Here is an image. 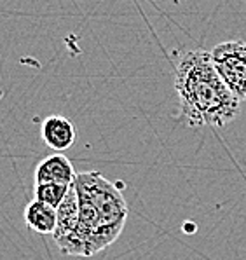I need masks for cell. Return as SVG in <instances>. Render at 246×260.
Here are the masks:
<instances>
[{
    "instance_id": "cell-1",
    "label": "cell",
    "mask_w": 246,
    "mask_h": 260,
    "mask_svg": "<svg viewBox=\"0 0 246 260\" xmlns=\"http://www.w3.org/2000/svg\"><path fill=\"white\" fill-rule=\"evenodd\" d=\"M180 121L189 127H224L239 114L241 102L217 72L208 51L190 49L174 65Z\"/></svg>"
},
{
    "instance_id": "cell-2",
    "label": "cell",
    "mask_w": 246,
    "mask_h": 260,
    "mask_svg": "<svg viewBox=\"0 0 246 260\" xmlns=\"http://www.w3.org/2000/svg\"><path fill=\"white\" fill-rule=\"evenodd\" d=\"M75 190L81 198H86L100 215L103 229L116 241L124 229L129 208L122 192L117 189V183L110 182L98 171L77 173L74 182Z\"/></svg>"
},
{
    "instance_id": "cell-3",
    "label": "cell",
    "mask_w": 246,
    "mask_h": 260,
    "mask_svg": "<svg viewBox=\"0 0 246 260\" xmlns=\"http://www.w3.org/2000/svg\"><path fill=\"white\" fill-rule=\"evenodd\" d=\"M209 56L232 94L239 102H246V42L227 41L217 44L209 51Z\"/></svg>"
},
{
    "instance_id": "cell-4",
    "label": "cell",
    "mask_w": 246,
    "mask_h": 260,
    "mask_svg": "<svg viewBox=\"0 0 246 260\" xmlns=\"http://www.w3.org/2000/svg\"><path fill=\"white\" fill-rule=\"evenodd\" d=\"M79 227V196L75 185L70 187L65 201L58 208V225L53 234L54 243L59 248V253L72 255L75 233Z\"/></svg>"
},
{
    "instance_id": "cell-5",
    "label": "cell",
    "mask_w": 246,
    "mask_h": 260,
    "mask_svg": "<svg viewBox=\"0 0 246 260\" xmlns=\"http://www.w3.org/2000/svg\"><path fill=\"white\" fill-rule=\"evenodd\" d=\"M77 173L68 157L61 152L47 155L35 168V185L42 183H58V185H74Z\"/></svg>"
},
{
    "instance_id": "cell-6",
    "label": "cell",
    "mask_w": 246,
    "mask_h": 260,
    "mask_svg": "<svg viewBox=\"0 0 246 260\" xmlns=\"http://www.w3.org/2000/svg\"><path fill=\"white\" fill-rule=\"evenodd\" d=\"M42 142L54 152H65L77 140V127L63 115H49L44 119L41 127Z\"/></svg>"
},
{
    "instance_id": "cell-7",
    "label": "cell",
    "mask_w": 246,
    "mask_h": 260,
    "mask_svg": "<svg viewBox=\"0 0 246 260\" xmlns=\"http://www.w3.org/2000/svg\"><path fill=\"white\" fill-rule=\"evenodd\" d=\"M25 222L33 233L53 236L58 225V210L33 199L25 208Z\"/></svg>"
},
{
    "instance_id": "cell-8",
    "label": "cell",
    "mask_w": 246,
    "mask_h": 260,
    "mask_svg": "<svg viewBox=\"0 0 246 260\" xmlns=\"http://www.w3.org/2000/svg\"><path fill=\"white\" fill-rule=\"evenodd\" d=\"M70 187L72 185H58V183H42V185H35V199L58 210L59 205L65 201Z\"/></svg>"
}]
</instances>
